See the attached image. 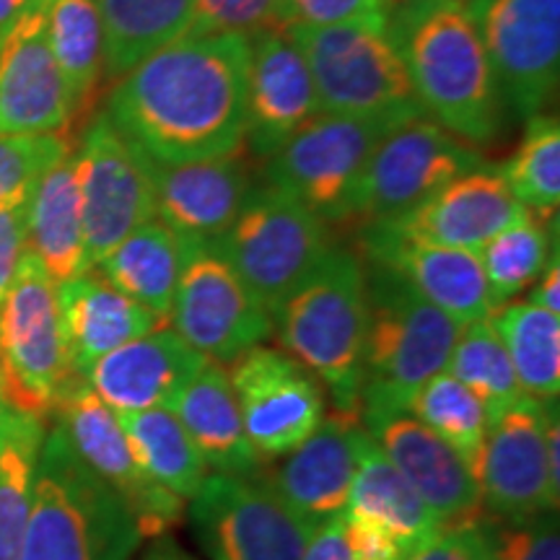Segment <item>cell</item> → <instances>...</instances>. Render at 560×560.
<instances>
[{
    "label": "cell",
    "mask_w": 560,
    "mask_h": 560,
    "mask_svg": "<svg viewBox=\"0 0 560 560\" xmlns=\"http://www.w3.org/2000/svg\"><path fill=\"white\" fill-rule=\"evenodd\" d=\"M459 3L470 11V9H478V5H482V3H488V0H459Z\"/></svg>",
    "instance_id": "cell-51"
},
{
    "label": "cell",
    "mask_w": 560,
    "mask_h": 560,
    "mask_svg": "<svg viewBox=\"0 0 560 560\" xmlns=\"http://www.w3.org/2000/svg\"><path fill=\"white\" fill-rule=\"evenodd\" d=\"M289 11L285 0H195V21L190 34H252L265 30H285Z\"/></svg>",
    "instance_id": "cell-41"
},
{
    "label": "cell",
    "mask_w": 560,
    "mask_h": 560,
    "mask_svg": "<svg viewBox=\"0 0 560 560\" xmlns=\"http://www.w3.org/2000/svg\"><path fill=\"white\" fill-rule=\"evenodd\" d=\"M395 0H285L289 24L363 26L387 32Z\"/></svg>",
    "instance_id": "cell-42"
},
{
    "label": "cell",
    "mask_w": 560,
    "mask_h": 560,
    "mask_svg": "<svg viewBox=\"0 0 560 560\" xmlns=\"http://www.w3.org/2000/svg\"><path fill=\"white\" fill-rule=\"evenodd\" d=\"M366 439L369 431L359 416H325L296 450L285 454L283 465L265 482L310 522L335 520L348 506V493Z\"/></svg>",
    "instance_id": "cell-24"
},
{
    "label": "cell",
    "mask_w": 560,
    "mask_h": 560,
    "mask_svg": "<svg viewBox=\"0 0 560 560\" xmlns=\"http://www.w3.org/2000/svg\"><path fill=\"white\" fill-rule=\"evenodd\" d=\"M187 436L198 446L208 467L223 475H252L260 470V457L249 444L242 423L236 392L229 371L210 361L192 376L170 408Z\"/></svg>",
    "instance_id": "cell-27"
},
{
    "label": "cell",
    "mask_w": 560,
    "mask_h": 560,
    "mask_svg": "<svg viewBox=\"0 0 560 560\" xmlns=\"http://www.w3.org/2000/svg\"><path fill=\"white\" fill-rule=\"evenodd\" d=\"M283 32L306 60L322 112L389 128L425 117L387 32L312 24Z\"/></svg>",
    "instance_id": "cell-6"
},
{
    "label": "cell",
    "mask_w": 560,
    "mask_h": 560,
    "mask_svg": "<svg viewBox=\"0 0 560 560\" xmlns=\"http://www.w3.org/2000/svg\"><path fill=\"white\" fill-rule=\"evenodd\" d=\"M115 416L140 470L182 501H192L208 478V465L177 416L166 408Z\"/></svg>",
    "instance_id": "cell-32"
},
{
    "label": "cell",
    "mask_w": 560,
    "mask_h": 560,
    "mask_svg": "<svg viewBox=\"0 0 560 560\" xmlns=\"http://www.w3.org/2000/svg\"><path fill=\"white\" fill-rule=\"evenodd\" d=\"M45 3L47 0H0V45L19 21H24L34 11H42Z\"/></svg>",
    "instance_id": "cell-49"
},
{
    "label": "cell",
    "mask_w": 560,
    "mask_h": 560,
    "mask_svg": "<svg viewBox=\"0 0 560 560\" xmlns=\"http://www.w3.org/2000/svg\"><path fill=\"white\" fill-rule=\"evenodd\" d=\"M446 371L480 397L490 420L527 397L516 380L506 348L488 317L462 327Z\"/></svg>",
    "instance_id": "cell-37"
},
{
    "label": "cell",
    "mask_w": 560,
    "mask_h": 560,
    "mask_svg": "<svg viewBox=\"0 0 560 560\" xmlns=\"http://www.w3.org/2000/svg\"><path fill=\"white\" fill-rule=\"evenodd\" d=\"M387 37L400 55L423 115L470 145L490 143L503 102L472 13L459 0H402Z\"/></svg>",
    "instance_id": "cell-2"
},
{
    "label": "cell",
    "mask_w": 560,
    "mask_h": 560,
    "mask_svg": "<svg viewBox=\"0 0 560 560\" xmlns=\"http://www.w3.org/2000/svg\"><path fill=\"white\" fill-rule=\"evenodd\" d=\"M143 164L153 185L156 219L187 242L219 240L255 187L240 151L187 164H159L143 156Z\"/></svg>",
    "instance_id": "cell-21"
},
{
    "label": "cell",
    "mask_w": 560,
    "mask_h": 560,
    "mask_svg": "<svg viewBox=\"0 0 560 560\" xmlns=\"http://www.w3.org/2000/svg\"><path fill=\"white\" fill-rule=\"evenodd\" d=\"M490 558H493V556H490Z\"/></svg>",
    "instance_id": "cell-52"
},
{
    "label": "cell",
    "mask_w": 560,
    "mask_h": 560,
    "mask_svg": "<svg viewBox=\"0 0 560 560\" xmlns=\"http://www.w3.org/2000/svg\"><path fill=\"white\" fill-rule=\"evenodd\" d=\"M73 153L86 262L96 268L130 231L156 219V200L143 153L117 132L104 112L89 122Z\"/></svg>",
    "instance_id": "cell-14"
},
{
    "label": "cell",
    "mask_w": 560,
    "mask_h": 560,
    "mask_svg": "<svg viewBox=\"0 0 560 560\" xmlns=\"http://www.w3.org/2000/svg\"><path fill=\"white\" fill-rule=\"evenodd\" d=\"M229 380L244 431L260 459L285 457L325 420L319 382L289 353L252 348L231 361Z\"/></svg>",
    "instance_id": "cell-16"
},
{
    "label": "cell",
    "mask_w": 560,
    "mask_h": 560,
    "mask_svg": "<svg viewBox=\"0 0 560 560\" xmlns=\"http://www.w3.org/2000/svg\"><path fill=\"white\" fill-rule=\"evenodd\" d=\"M490 325L506 348L516 380L537 402L558 400L560 392V314L529 301H511L490 312Z\"/></svg>",
    "instance_id": "cell-33"
},
{
    "label": "cell",
    "mask_w": 560,
    "mask_h": 560,
    "mask_svg": "<svg viewBox=\"0 0 560 560\" xmlns=\"http://www.w3.org/2000/svg\"><path fill=\"white\" fill-rule=\"evenodd\" d=\"M389 130L322 112L265 159V185L289 192L325 223L353 219L363 166Z\"/></svg>",
    "instance_id": "cell-9"
},
{
    "label": "cell",
    "mask_w": 560,
    "mask_h": 560,
    "mask_svg": "<svg viewBox=\"0 0 560 560\" xmlns=\"http://www.w3.org/2000/svg\"><path fill=\"white\" fill-rule=\"evenodd\" d=\"M187 240L174 234L159 219L130 231L125 240L109 252L96 270L149 310L161 325L170 327L174 293H177L182 265H185Z\"/></svg>",
    "instance_id": "cell-29"
},
{
    "label": "cell",
    "mask_w": 560,
    "mask_h": 560,
    "mask_svg": "<svg viewBox=\"0 0 560 560\" xmlns=\"http://www.w3.org/2000/svg\"><path fill=\"white\" fill-rule=\"evenodd\" d=\"M75 109L50 50L45 9L34 11L0 45V136L60 132Z\"/></svg>",
    "instance_id": "cell-20"
},
{
    "label": "cell",
    "mask_w": 560,
    "mask_h": 560,
    "mask_svg": "<svg viewBox=\"0 0 560 560\" xmlns=\"http://www.w3.org/2000/svg\"><path fill=\"white\" fill-rule=\"evenodd\" d=\"M190 522L210 560H301L317 529L265 480L223 472L202 482Z\"/></svg>",
    "instance_id": "cell-10"
},
{
    "label": "cell",
    "mask_w": 560,
    "mask_h": 560,
    "mask_svg": "<svg viewBox=\"0 0 560 560\" xmlns=\"http://www.w3.org/2000/svg\"><path fill=\"white\" fill-rule=\"evenodd\" d=\"M322 115L306 60L283 30L249 37V102L244 143L257 159H268L306 122Z\"/></svg>",
    "instance_id": "cell-22"
},
{
    "label": "cell",
    "mask_w": 560,
    "mask_h": 560,
    "mask_svg": "<svg viewBox=\"0 0 560 560\" xmlns=\"http://www.w3.org/2000/svg\"><path fill=\"white\" fill-rule=\"evenodd\" d=\"M45 24L55 62L81 107L104 75L100 0H47Z\"/></svg>",
    "instance_id": "cell-35"
},
{
    "label": "cell",
    "mask_w": 560,
    "mask_h": 560,
    "mask_svg": "<svg viewBox=\"0 0 560 560\" xmlns=\"http://www.w3.org/2000/svg\"><path fill=\"white\" fill-rule=\"evenodd\" d=\"M363 423L369 436L429 506L441 529L478 524L486 511L480 482L454 446L412 412H389Z\"/></svg>",
    "instance_id": "cell-18"
},
{
    "label": "cell",
    "mask_w": 560,
    "mask_h": 560,
    "mask_svg": "<svg viewBox=\"0 0 560 560\" xmlns=\"http://www.w3.org/2000/svg\"><path fill=\"white\" fill-rule=\"evenodd\" d=\"M527 213L514 198L499 170H472L418 206L410 213L392 219L395 226L418 240L444 244V247L478 252Z\"/></svg>",
    "instance_id": "cell-25"
},
{
    "label": "cell",
    "mask_w": 560,
    "mask_h": 560,
    "mask_svg": "<svg viewBox=\"0 0 560 560\" xmlns=\"http://www.w3.org/2000/svg\"><path fill=\"white\" fill-rule=\"evenodd\" d=\"M249 37L185 34L128 70L107 107L145 159L187 164L240 151L247 132Z\"/></svg>",
    "instance_id": "cell-1"
},
{
    "label": "cell",
    "mask_w": 560,
    "mask_h": 560,
    "mask_svg": "<svg viewBox=\"0 0 560 560\" xmlns=\"http://www.w3.org/2000/svg\"><path fill=\"white\" fill-rule=\"evenodd\" d=\"M208 363L172 327H156L91 363L83 380L115 412L170 410L179 389Z\"/></svg>",
    "instance_id": "cell-23"
},
{
    "label": "cell",
    "mask_w": 560,
    "mask_h": 560,
    "mask_svg": "<svg viewBox=\"0 0 560 560\" xmlns=\"http://www.w3.org/2000/svg\"><path fill=\"white\" fill-rule=\"evenodd\" d=\"M550 257L548 229L529 210L503 229L501 234H495L478 252L482 276H486L495 310L520 296L522 291L532 289L535 280L542 276V270L548 268Z\"/></svg>",
    "instance_id": "cell-38"
},
{
    "label": "cell",
    "mask_w": 560,
    "mask_h": 560,
    "mask_svg": "<svg viewBox=\"0 0 560 560\" xmlns=\"http://www.w3.org/2000/svg\"><path fill=\"white\" fill-rule=\"evenodd\" d=\"M366 299L361 418L410 412L423 384L446 371L462 325L376 262L366 270Z\"/></svg>",
    "instance_id": "cell-4"
},
{
    "label": "cell",
    "mask_w": 560,
    "mask_h": 560,
    "mask_svg": "<svg viewBox=\"0 0 560 560\" xmlns=\"http://www.w3.org/2000/svg\"><path fill=\"white\" fill-rule=\"evenodd\" d=\"M499 172L529 213H556L560 202V125L556 117H529L520 149Z\"/></svg>",
    "instance_id": "cell-39"
},
{
    "label": "cell",
    "mask_w": 560,
    "mask_h": 560,
    "mask_svg": "<svg viewBox=\"0 0 560 560\" xmlns=\"http://www.w3.org/2000/svg\"><path fill=\"white\" fill-rule=\"evenodd\" d=\"M62 338L58 283L30 249L0 301V405L45 420L75 380Z\"/></svg>",
    "instance_id": "cell-7"
},
{
    "label": "cell",
    "mask_w": 560,
    "mask_h": 560,
    "mask_svg": "<svg viewBox=\"0 0 560 560\" xmlns=\"http://www.w3.org/2000/svg\"><path fill=\"white\" fill-rule=\"evenodd\" d=\"M493 560H560L558 511L522 524H509L488 535Z\"/></svg>",
    "instance_id": "cell-43"
},
{
    "label": "cell",
    "mask_w": 560,
    "mask_h": 560,
    "mask_svg": "<svg viewBox=\"0 0 560 560\" xmlns=\"http://www.w3.org/2000/svg\"><path fill=\"white\" fill-rule=\"evenodd\" d=\"M272 330L291 359L330 389L338 412L361 416L369 299L366 270L353 252H327L312 276L272 312Z\"/></svg>",
    "instance_id": "cell-3"
},
{
    "label": "cell",
    "mask_w": 560,
    "mask_h": 560,
    "mask_svg": "<svg viewBox=\"0 0 560 560\" xmlns=\"http://www.w3.org/2000/svg\"><path fill=\"white\" fill-rule=\"evenodd\" d=\"M529 304L540 306V310L550 314H560V265H558V249L552 252L548 268L542 270V276L535 280L529 291Z\"/></svg>",
    "instance_id": "cell-48"
},
{
    "label": "cell",
    "mask_w": 560,
    "mask_h": 560,
    "mask_svg": "<svg viewBox=\"0 0 560 560\" xmlns=\"http://www.w3.org/2000/svg\"><path fill=\"white\" fill-rule=\"evenodd\" d=\"M100 13L104 75L117 81L192 32L195 0H100Z\"/></svg>",
    "instance_id": "cell-30"
},
{
    "label": "cell",
    "mask_w": 560,
    "mask_h": 560,
    "mask_svg": "<svg viewBox=\"0 0 560 560\" xmlns=\"http://www.w3.org/2000/svg\"><path fill=\"white\" fill-rule=\"evenodd\" d=\"M361 242L371 262L408 280L457 325L486 319L495 310L475 252L418 240L392 221H366Z\"/></svg>",
    "instance_id": "cell-19"
},
{
    "label": "cell",
    "mask_w": 560,
    "mask_h": 560,
    "mask_svg": "<svg viewBox=\"0 0 560 560\" xmlns=\"http://www.w3.org/2000/svg\"><path fill=\"white\" fill-rule=\"evenodd\" d=\"M301 560H353V552H350L346 537V524H342V514L335 516V520L317 524V529L312 532L310 545H306L304 558Z\"/></svg>",
    "instance_id": "cell-47"
},
{
    "label": "cell",
    "mask_w": 560,
    "mask_h": 560,
    "mask_svg": "<svg viewBox=\"0 0 560 560\" xmlns=\"http://www.w3.org/2000/svg\"><path fill=\"white\" fill-rule=\"evenodd\" d=\"M26 249L58 285L91 270L73 151L37 182L26 202Z\"/></svg>",
    "instance_id": "cell-28"
},
{
    "label": "cell",
    "mask_w": 560,
    "mask_h": 560,
    "mask_svg": "<svg viewBox=\"0 0 560 560\" xmlns=\"http://www.w3.org/2000/svg\"><path fill=\"white\" fill-rule=\"evenodd\" d=\"M410 412L454 446V452L467 462V467L478 478L490 418L486 405L472 389L454 380L450 371H441L423 384L410 405Z\"/></svg>",
    "instance_id": "cell-36"
},
{
    "label": "cell",
    "mask_w": 560,
    "mask_h": 560,
    "mask_svg": "<svg viewBox=\"0 0 560 560\" xmlns=\"http://www.w3.org/2000/svg\"><path fill=\"white\" fill-rule=\"evenodd\" d=\"M45 420L0 405V560H21Z\"/></svg>",
    "instance_id": "cell-34"
},
{
    "label": "cell",
    "mask_w": 560,
    "mask_h": 560,
    "mask_svg": "<svg viewBox=\"0 0 560 560\" xmlns=\"http://www.w3.org/2000/svg\"><path fill=\"white\" fill-rule=\"evenodd\" d=\"M26 252V206L0 210V301Z\"/></svg>",
    "instance_id": "cell-46"
},
{
    "label": "cell",
    "mask_w": 560,
    "mask_h": 560,
    "mask_svg": "<svg viewBox=\"0 0 560 560\" xmlns=\"http://www.w3.org/2000/svg\"><path fill=\"white\" fill-rule=\"evenodd\" d=\"M138 542L130 511L55 425L42 441L21 560H130Z\"/></svg>",
    "instance_id": "cell-5"
},
{
    "label": "cell",
    "mask_w": 560,
    "mask_h": 560,
    "mask_svg": "<svg viewBox=\"0 0 560 560\" xmlns=\"http://www.w3.org/2000/svg\"><path fill=\"white\" fill-rule=\"evenodd\" d=\"M342 524H346V537L353 560H408L412 552L408 545L397 540L382 524L346 514V511H342Z\"/></svg>",
    "instance_id": "cell-45"
},
{
    "label": "cell",
    "mask_w": 560,
    "mask_h": 560,
    "mask_svg": "<svg viewBox=\"0 0 560 560\" xmlns=\"http://www.w3.org/2000/svg\"><path fill=\"white\" fill-rule=\"evenodd\" d=\"M208 244L262 301L270 317L332 249L325 221L272 185L252 187L231 226Z\"/></svg>",
    "instance_id": "cell-8"
},
{
    "label": "cell",
    "mask_w": 560,
    "mask_h": 560,
    "mask_svg": "<svg viewBox=\"0 0 560 560\" xmlns=\"http://www.w3.org/2000/svg\"><path fill=\"white\" fill-rule=\"evenodd\" d=\"M503 109L542 115L560 73V0H488L470 9Z\"/></svg>",
    "instance_id": "cell-15"
},
{
    "label": "cell",
    "mask_w": 560,
    "mask_h": 560,
    "mask_svg": "<svg viewBox=\"0 0 560 560\" xmlns=\"http://www.w3.org/2000/svg\"><path fill=\"white\" fill-rule=\"evenodd\" d=\"M482 503L503 522L522 524L558 511L545 450V402L522 397L490 420L478 475Z\"/></svg>",
    "instance_id": "cell-17"
},
{
    "label": "cell",
    "mask_w": 560,
    "mask_h": 560,
    "mask_svg": "<svg viewBox=\"0 0 560 560\" xmlns=\"http://www.w3.org/2000/svg\"><path fill=\"white\" fill-rule=\"evenodd\" d=\"M68 153L62 132L0 136V210L26 206L37 182Z\"/></svg>",
    "instance_id": "cell-40"
},
{
    "label": "cell",
    "mask_w": 560,
    "mask_h": 560,
    "mask_svg": "<svg viewBox=\"0 0 560 560\" xmlns=\"http://www.w3.org/2000/svg\"><path fill=\"white\" fill-rule=\"evenodd\" d=\"M58 306L70 366L81 376L102 355L164 327L138 301L117 291L96 268L60 283Z\"/></svg>",
    "instance_id": "cell-26"
},
{
    "label": "cell",
    "mask_w": 560,
    "mask_h": 560,
    "mask_svg": "<svg viewBox=\"0 0 560 560\" xmlns=\"http://www.w3.org/2000/svg\"><path fill=\"white\" fill-rule=\"evenodd\" d=\"M346 514L382 524L410 550L441 529L429 506L371 436L363 441Z\"/></svg>",
    "instance_id": "cell-31"
},
{
    "label": "cell",
    "mask_w": 560,
    "mask_h": 560,
    "mask_svg": "<svg viewBox=\"0 0 560 560\" xmlns=\"http://www.w3.org/2000/svg\"><path fill=\"white\" fill-rule=\"evenodd\" d=\"M52 416L70 450L130 511L140 540H159L177 527L185 501L140 470L115 410L96 397L83 376L68 384Z\"/></svg>",
    "instance_id": "cell-11"
},
{
    "label": "cell",
    "mask_w": 560,
    "mask_h": 560,
    "mask_svg": "<svg viewBox=\"0 0 560 560\" xmlns=\"http://www.w3.org/2000/svg\"><path fill=\"white\" fill-rule=\"evenodd\" d=\"M486 166L482 153L429 117L389 130L363 166L355 215L392 221L433 198L462 174Z\"/></svg>",
    "instance_id": "cell-13"
},
{
    "label": "cell",
    "mask_w": 560,
    "mask_h": 560,
    "mask_svg": "<svg viewBox=\"0 0 560 560\" xmlns=\"http://www.w3.org/2000/svg\"><path fill=\"white\" fill-rule=\"evenodd\" d=\"M145 560H192L190 556H185V552L182 550H177V548H170V545H166V548H159V550H153L149 558Z\"/></svg>",
    "instance_id": "cell-50"
},
{
    "label": "cell",
    "mask_w": 560,
    "mask_h": 560,
    "mask_svg": "<svg viewBox=\"0 0 560 560\" xmlns=\"http://www.w3.org/2000/svg\"><path fill=\"white\" fill-rule=\"evenodd\" d=\"M170 327L208 361L231 363L270 338L272 317L208 242H187Z\"/></svg>",
    "instance_id": "cell-12"
},
{
    "label": "cell",
    "mask_w": 560,
    "mask_h": 560,
    "mask_svg": "<svg viewBox=\"0 0 560 560\" xmlns=\"http://www.w3.org/2000/svg\"><path fill=\"white\" fill-rule=\"evenodd\" d=\"M408 560H493L490 558L488 532L478 524L446 527L431 535L423 545L410 552Z\"/></svg>",
    "instance_id": "cell-44"
}]
</instances>
